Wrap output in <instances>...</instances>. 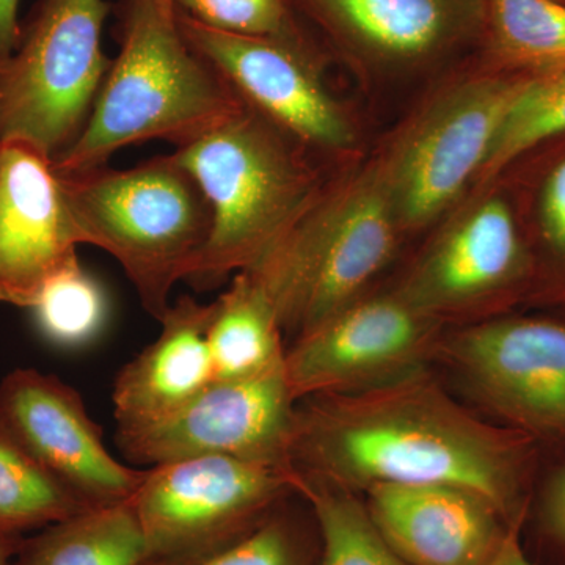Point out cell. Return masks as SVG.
Returning <instances> with one entry per match:
<instances>
[{
    "label": "cell",
    "instance_id": "obj_1",
    "mask_svg": "<svg viewBox=\"0 0 565 565\" xmlns=\"http://www.w3.org/2000/svg\"><path fill=\"white\" fill-rule=\"evenodd\" d=\"M289 460L300 478L360 497L377 484L460 487L522 533L542 452L460 403L429 367L367 392L299 401Z\"/></svg>",
    "mask_w": 565,
    "mask_h": 565
},
{
    "label": "cell",
    "instance_id": "obj_2",
    "mask_svg": "<svg viewBox=\"0 0 565 565\" xmlns=\"http://www.w3.org/2000/svg\"><path fill=\"white\" fill-rule=\"evenodd\" d=\"M114 9L120 52L84 131L52 161L58 177L107 166L111 154L140 141L184 147L244 107L185 39L177 0H118Z\"/></svg>",
    "mask_w": 565,
    "mask_h": 565
},
{
    "label": "cell",
    "instance_id": "obj_3",
    "mask_svg": "<svg viewBox=\"0 0 565 565\" xmlns=\"http://www.w3.org/2000/svg\"><path fill=\"white\" fill-rule=\"evenodd\" d=\"M294 141L299 140L244 103L228 120L173 152L212 212L210 243L189 280L193 285L211 288L252 269L310 210L321 189Z\"/></svg>",
    "mask_w": 565,
    "mask_h": 565
},
{
    "label": "cell",
    "instance_id": "obj_4",
    "mask_svg": "<svg viewBox=\"0 0 565 565\" xmlns=\"http://www.w3.org/2000/svg\"><path fill=\"white\" fill-rule=\"evenodd\" d=\"M57 178L77 243L114 256L159 321L210 243L212 212L199 182L173 154Z\"/></svg>",
    "mask_w": 565,
    "mask_h": 565
},
{
    "label": "cell",
    "instance_id": "obj_5",
    "mask_svg": "<svg viewBox=\"0 0 565 565\" xmlns=\"http://www.w3.org/2000/svg\"><path fill=\"white\" fill-rule=\"evenodd\" d=\"M403 234L384 163L319 193L288 236L244 270L294 340L371 294ZM292 340V341H294Z\"/></svg>",
    "mask_w": 565,
    "mask_h": 565
},
{
    "label": "cell",
    "instance_id": "obj_6",
    "mask_svg": "<svg viewBox=\"0 0 565 565\" xmlns=\"http://www.w3.org/2000/svg\"><path fill=\"white\" fill-rule=\"evenodd\" d=\"M111 9L107 0H39L0 63V141H31L54 161L77 140L110 68L102 40Z\"/></svg>",
    "mask_w": 565,
    "mask_h": 565
},
{
    "label": "cell",
    "instance_id": "obj_7",
    "mask_svg": "<svg viewBox=\"0 0 565 565\" xmlns=\"http://www.w3.org/2000/svg\"><path fill=\"white\" fill-rule=\"evenodd\" d=\"M433 367L489 422L527 435L542 455L565 451V321L503 315L448 329Z\"/></svg>",
    "mask_w": 565,
    "mask_h": 565
},
{
    "label": "cell",
    "instance_id": "obj_8",
    "mask_svg": "<svg viewBox=\"0 0 565 565\" xmlns=\"http://www.w3.org/2000/svg\"><path fill=\"white\" fill-rule=\"evenodd\" d=\"M297 484L292 468L226 456L147 468L132 498L147 542L143 565H192L217 555L299 494Z\"/></svg>",
    "mask_w": 565,
    "mask_h": 565
},
{
    "label": "cell",
    "instance_id": "obj_9",
    "mask_svg": "<svg viewBox=\"0 0 565 565\" xmlns=\"http://www.w3.org/2000/svg\"><path fill=\"white\" fill-rule=\"evenodd\" d=\"M530 77H479L430 104L384 163L403 232L429 225L478 178Z\"/></svg>",
    "mask_w": 565,
    "mask_h": 565
},
{
    "label": "cell",
    "instance_id": "obj_10",
    "mask_svg": "<svg viewBox=\"0 0 565 565\" xmlns=\"http://www.w3.org/2000/svg\"><path fill=\"white\" fill-rule=\"evenodd\" d=\"M446 330L396 289L367 294L286 349L289 392L299 403L403 381L434 366Z\"/></svg>",
    "mask_w": 565,
    "mask_h": 565
},
{
    "label": "cell",
    "instance_id": "obj_11",
    "mask_svg": "<svg viewBox=\"0 0 565 565\" xmlns=\"http://www.w3.org/2000/svg\"><path fill=\"white\" fill-rule=\"evenodd\" d=\"M296 404L282 367L247 381L212 382L158 422L117 427L115 440L129 462L147 468L203 456L292 468Z\"/></svg>",
    "mask_w": 565,
    "mask_h": 565
},
{
    "label": "cell",
    "instance_id": "obj_12",
    "mask_svg": "<svg viewBox=\"0 0 565 565\" xmlns=\"http://www.w3.org/2000/svg\"><path fill=\"white\" fill-rule=\"evenodd\" d=\"M533 273L514 215L503 200L489 199L448 226L394 289L456 329L500 316Z\"/></svg>",
    "mask_w": 565,
    "mask_h": 565
},
{
    "label": "cell",
    "instance_id": "obj_13",
    "mask_svg": "<svg viewBox=\"0 0 565 565\" xmlns=\"http://www.w3.org/2000/svg\"><path fill=\"white\" fill-rule=\"evenodd\" d=\"M178 21L193 50L252 109L300 143L332 151L351 148L355 141L351 121L323 87L307 40L217 31L180 9Z\"/></svg>",
    "mask_w": 565,
    "mask_h": 565
},
{
    "label": "cell",
    "instance_id": "obj_14",
    "mask_svg": "<svg viewBox=\"0 0 565 565\" xmlns=\"http://www.w3.org/2000/svg\"><path fill=\"white\" fill-rule=\"evenodd\" d=\"M0 418L87 508L132 500L147 468L115 459L81 394L52 374L18 367L0 382Z\"/></svg>",
    "mask_w": 565,
    "mask_h": 565
},
{
    "label": "cell",
    "instance_id": "obj_15",
    "mask_svg": "<svg viewBox=\"0 0 565 565\" xmlns=\"http://www.w3.org/2000/svg\"><path fill=\"white\" fill-rule=\"evenodd\" d=\"M77 247L50 156L28 140L0 141V302L31 310L79 259Z\"/></svg>",
    "mask_w": 565,
    "mask_h": 565
},
{
    "label": "cell",
    "instance_id": "obj_16",
    "mask_svg": "<svg viewBox=\"0 0 565 565\" xmlns=\"http://www.w3.org/2000/svg\"><path fill=\"white\" fill-rule=\"evenodd\" d=\"M362 498L375 530L408 565H489L519 531L487 498L460 487L377 484Z\"/></svg>",
    "mask_w": 565,
    "mask_h": 565
},
{
    "label": "cell",
    "instance_id": "obj_17",
    "mask_svg": "<svg viewBox=\"0 0 565 565\" xmlns=\"http://www.w3.org/2000/svg\"><path fill=\"white\" fill-rule=\"evenodd\" d=\"M349 50L419 65L484 31V0H294Z\"/></svg>",
    "mask_w": 565,
    "mask_h": 565
},
{
    "label": "cell",
    "instance_id": "obj_18",
    "mask_svg": "<svg viewBox=\"0 0 565 565\" xmlns=\"http://www.w3.org/2000/svg\"><path fill=\"white\" fill-rule=\"evenodd\" d=\"M214 302L182 296L159 319V337L126 363L114 384L118 427L158 422L199 396L215 381L207 344Z\"/></svg>",
    "mask_w": 565,
    "mask_h": 565
},
{
    "label": "cell",
    "instance_id": "obj_19",
    "mask_svg": "<svg viewBox=\"0 0 565 565\" xmlns=\"http://www.w3.org/2000/svg\"><path fill=\"white\" fill-rule=\"evenodd\" d=\"M282 330L273 303L248 274L214 300L207 344L214 382L247 381L285 367Z\"/></svg>",
    "mask_w": 565,
    "mask_h": 565
},
{
    "label": "cell",
    "instance_id": "obj_20",
    "mask_svg": "<svg viewBox=\"0 0 565 565\" xmlns=\"http://www.w3.org/2000/svg\"><path fill=\"white\" fill-rule=\"evenodd\" d=\"M147 542L132 500L87 509L22 539L14 565H143Z\"/></svg>",
    "mask_w": 565,
    "mask_h": 565
},
{
    "label": "cell",
    "instance_id": "obj_21",
    "mask_svg": "<svg viewBox=\"0 0 565 565\" xmlns=\"http://www.w3.org/2000/svg\"><path fill=\"white\" fill-rule=\"evenodd\" d=\"M87 509L0 418V533L24 537Z\"/></svg>",
    "mask_w": 565,
    "mask_h": 565
},
{
    "label": "cell",
    "instance_id": "obj_22",
    "mask_svg": "<svg viewBox=\"0 0 565 565\" xmlns=\"http://www.w3.org/2000/svg\"><path fill=\"white\" fill-rule=\"evenodd\" d=\"M490 52L503 62L535 73L565 71V3L561 0H484Z\"/></svg>",
    "mask_w": 565,
    "mask_h": 565
},
{
    "label": "cell",
    "instance_id": "obj_23",
    "mask_svg": "<svg viewBox=\"0 0 565 565\" xmlns=\"http://www.w3.org/2000/svg\"><path fill=\"white\" fill-rule=\"evenodd\" d=\"M299 478L321 533V565H408L375 530L360 494Z\"/></svg>",
    "mask_w": 565,
    "mask_h": 565
},
{
    "label": "cell",
    "instance_id": "obj_24",
    "mask_svg": "<svg viewBox=\"0 0 565 565\" xmlns=\"http://www.w3.org/2000/svg\"><path fill=\"white\" fill-rule=\"evenodd\" d=\"M40 333L62 349L85 348L102 334L109 318L106 292L79 259L54 275L31 308Z\"/></svg>",
    "mask_w": 565,
    "mask_h": 565
},
{
    "label": "cell",
    "instance_id": "obj_25",
    "mask_svg": "<svg viewBox=\"0 0 565 565\" xmlns=\"http://www.w3.org/2000/svg\"><path fill=\"white\" fill-rule=\"evenodd\" d=\"M321 548L313 509L296 494L243 541L192 565H321Z\"/></svg>",
    "mask_w": 565,
    "mask_h": 565
},
{
    "label": "cell",
    "instance_id": "obj_26",
    "mask_svg": "<svg viewBox=\"0 0 565 565\" xmlns=\"http://www.w3.org/2000/svg\"><path fill=\"white\" fill-rule=\"evenodd\" d=\"M564 132L565 71L530 77L493 141L479 180H492L523 152Z\"/></svg>",
    "mask_w": 565,
    "mask_h": 565
},
{
    "label": "cell",
    "instance_id": "obj_27",
    "mask_svg": "<svg viewBox=\"0 0 565 565\" xmlns=\"http://www.w3.org/2000/svg\"><path fill=\"white\" fill-rule=\"evenodd\" d=\"M522 544L539 565H565V451L542 455Z\"/></svg>",
    "mask_w": 565,
    "mask_h": 565
},
{
    "label": "cell",
    "instance_id": "obj_28",
    "mask_svg": "<svg viewBox=\"0 0 565 565\" xmlns=\"http://www.w3.org/2000/svg\"><path fill=\"white\" fill-rule=\"evenodd\" d=\"M178 9L217 31L266 39L307 40L289 0H177Z\"/></svg>",
    "mask_w": 565,
    "mask_h": 565
},
{
    "label": "cell",
    "instance_id": "obj_29",
    "mask_svg": "<svg viewBox=\"0 0 565 565\" xmlns=\"http://www.w3.org/2000/svg\"><path fill=\"white\" fill-rule=\"evenodd\" d=\"M541 230L550 255L565 267V161L550 173L545 182Z\"/></svg>",
    "mask_w": 565,
    "mask_h": 565
},
{
    "label": "cell",
    "instance_id": "obj_30",
    "mask_svg": "<svg viewBox=\"0 0 565 565\" xmlns=\"http://www.w3.org/2000/svg\"><path fill=\"white\" fill-rule=\"evenodd\" d=\"M20 0H0V63L9 61L20 43L21 25L18 21Z\"/></svg>",
    "mask_w": 565,
    "mask_h": 565
},
{
    "label": "cell",
    "instance_id": "obj_31",
    "mask_svg": "<svg viewBox=\"0 0 565 565\" xmlns=\"http://www.w3.org/2000/svg\"><path fill=\"white\" fill-rule=\"evenodd\" d=\"M489 565H539L527 555L525 546L522 544V534L520 531H512L508 535L500 552L493 557Z\"/></svg>",
    "mask_w": 565,
    "mask_h": 565
},
{
    "label": "cell",
    "instance_id": "obj_32",
    "mask_svg": "<svg viewBox=\"0 0 565 565\" xmlns=\"http://www.w3.org/2000/svg\"><path fill=\"white\" fill-rule=\"evenodd\" d=\"M22 539L20 535L0 533V565H14Z\"/></svg>",
    "mask_w": 565,
    "mask_h": 565
},
{
    "label": "cell",
    "instance_id": "obj_33",
    "mask_svg": "<svg viewBox=\"0 0 565 565\" xmlns=\"http://www.w3.org/2000/svg\"><path fill=\"white\" fill-rule=\"evenodd\" d=\"M289 2H294V0H289Z\"/></svg>",
    "mask_w": 565,
    "mask_h": 565
}]
</instances>
